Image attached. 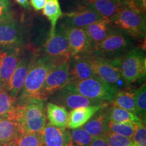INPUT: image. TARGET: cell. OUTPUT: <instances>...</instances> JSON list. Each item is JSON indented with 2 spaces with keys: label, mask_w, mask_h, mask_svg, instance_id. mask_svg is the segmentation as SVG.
<instances>
[{
  "label": "cell",
  "mask_w": 146,
  "mask_h": 146,
  "mask_svg": "<svg viewBox=\"0 0 146 146\" xmlns=\"http://www.w3.org/2000/svg\"><path fill=\"white\" fill-rule=\"evenodd\" d=\"M47 0H30L31 5L35 11H40L44 8Z\"/></svg>",
  "instance_id": "obj_37"
},
{
  "label": "cell",
  "mask_w": 146,
  "mask_h": 146,
  "mask_svg": "<svg viewBox=\"0 0 146 146\" xmlns=\"http://www.w3.org/2000/svg\"><path fill=\"white\" fill-rule=\"evenodd\" d=\"M95 76L120 89L124 83L120 69V58L108 59L95 55H86Z\"/></svg>",
  "instance_id": "obj_7"
},
{
  "label": "cell",
  "mask_w": 146,
  "mask_h": 146,
  "mask_svg": "<svg viewBox=\"0 0 146 146\" xmlns=\"http://www.w3.org/2000/svg\"><path fill=\"white\" fill-rule=\"evenodd\" d=\"M70 133L72 146H90L93 137L83 128L71 129Z\"/></svg>",
  "instance_id": "obj_30"
},
{
  "label": "cell",
  "mask_w": 146,
  "mask_h": 146,
  "mask_svg": "<svg viewBox=\"0 0 146 146\" xmlns=\"http://www.w3.org/2000/svg\"><path fill=\"white\" fill-rule=\"evenodd\" d=\"M108 117L109 120L115 123H129L137 124L143 122L141 118L135 113L125 109L111 105L106 107ZM145 122V121H143Z\"/></svg>",
  "instance_id": "obj_24"
},
{
  "label": "cell",
  "mask_w": 146,
  "mask_h": 146,
  "mask_svg": "<svg viewBox=\"0 0 146 146\" xmlns=\"http://www.w3.org/2000/svg\"><path fill=\"white\" fill-rule=\"evenodd\" d=\"M132 139L133 143L139 146H146V128L145 122H141L137 125Z\"/></svg>",
  "instance_id": "obj_33"
},
{
  "label": "cell",
  "mask_w": 146,
  "mask_h": 146,
  "mask_svg": "<svg viewBox=\"0 0 146 146\" xmlns=\"http://www.w3.org/2000/svg\"><path fill=\"white\" fill-rule=\"evenodd\" d=\"M128 7L139 13L145 15L146 11V0H131L127 5Z\"/></svg>",
  "instance_id": "obj_35"
},
{
  "label": "cell",
  "mask_w": 146,
  "mask_h": 146,
  "mask_svg": "<svg viewBox=\"0 0 146 146\" xmlns=\"http://www.w3.org/2000/svg\"><path fill=\"white\" fill-rule=\"evenodd\" d=\"M15 1L23 8H29L30 5L29 0H15Z\"/></svg>",
  "instance_id": "obj_38"
},
{
  "label": "cell",
  "mask_w": 146,
  "mask_h": 146,
  "mask_svg": "<svg viewBox=\"0 0 146 146\" xmlns=\"http://www.w3.org/2000/svg\"><path fill=\"white\" fill-rule=\"evenodd\" d=\"M132 45L131 37L119 29L113 27L101 42L92 47V55L115 59L130 50Z\"/></svg>",
  "instance_id": "obj_3"
},
{
  "label": "cell",
  "mask_w": 146,
  "mask_h": 146,
  "mask_svg": "<svg viewBox=\"0 0 146 146\" xmlns=\"http://www.w3.org/2000/svg\"><path fill=\"white\" fill-rule=\"evenodd\" d=\"M14 14L10 0H0V21Z\"/></svg>",
  "instance_id": "obj_34"
},
{
  "label": "cell",
  "mask_w": 146,
  "mask_h": 146,
  "mask_svg": "<svg viewBox=\"0 0 146 146\" xmlns=\"http://www.w3.org/2000/svg\"><path fill=\"white\" fill-rule=\"evenodd\" d=\"M45 101L33 100L22 105H16L8 114L16 121L20 134L41 132L47 124Z\"/></svg>",
  "instance_id": "obj_2"
},
{
  "label": "cell",
  "mask_w": 146,
  "mask_h": 146,
  "mask_svg": "<svg viewBox=\"0 0 146 146\" xmlns=\"http://www.w3.org/2000/svg\"><path fill=\"white\" fill-rule=\"evenodd\" d=\"M35 52V50L30 49L28 47H25V50L18 61L17 66L5 87V89L10 96L16 100L23 88Z\"/></svg>",
  "instance_id": "obj_8"
},
{
  "label": "cell",
  "mask_w": 146,
  "mask_h": 146,
  "mask_svg": "<svg viewBox=\"0 0 146 146\" xmlns=\"http://www.w3.org/2000/svg\"><path fill=\"white\" fill-rule=\"evenodd\" d=\"M26 46L0 47V87L5 89Z\"/></svg>",
  "instance_id": "obj_12"
},
{
  "label": "cell",
  "mask_w": 146,
  "mask_h": 146,
  "mask_svg": "<svg viewBox=\"0 0 146 146\" xmlns=\"http://www.w3.org/2000/svg\"><path fill=\"white\" fill-rule=\"evenodd\" d=\"M129 146H139V145H137V144H135V143H131L130 145Z\"/></svg>",
  "instance_id": "obj_41"
},
{
  "label": "cell",
  "mask_w": 146,
  "mask_h": 146,
  "mask_svg": "<svg viewBox=\"0 0 146 146\" xmlns=\"http://www.w3.org/2000/svg\"><path fill=\"white\" fill-rule=\"evenodd\" d=\"M135 103L136 114L143 121L145 122L146 87L145 83L135 91Z\"/></svg>",
  "instance_id": "obj_29"
},
{
  "label": "cell",
  "mask_w": 146,
  "mask_h": 146,
  "mask_svg": "<svg viewBox=\"0 0 146 146\" xmlns=\"http://www.w3.org/2000/svg\"><path fill=\"white\" fill-rule=\"evenodd\" d=\"M66 87L89 99L101 100L109 104L112 103L116 94L120 90L96 76L69 83Z\"/></svg>",
  "instance_id": "obj_4"
},
{
  "label": "cell",
  "mask_w": 146,
  "mask_h": 146,
  "mask_svg": "<svg viewBox=\"0 0 146 146\" xmlns=\"http://www.w3.org/2000/svg\"><path fill=\"white\" fill-rule=\"evenodd\" d=\"M112 28L110 22L102 18L84 28V30L90 39L93 47L104 39Z\"/></svg>",
  "instance_id": "obj_21"
},
{
  "label": "cell",
  "mask_w": 146,
  "mask_h": 146,
  "mask_svg": "<svg viewBox=\"0 0 146 146\" xmlns=\"http://www.w3.org/2000/svg\"><path fill=\"white\" fill-rule=\"evenodd\" d=\"M25 45V29L14 14L0 21V47Z\"/></svg>",
  "instance_id": "obj_9"
},
{
  "label": "cell",
  "mask_w": 146,
  "mask_h": 146,
  "mask_svg": "<svg viewBox=\"0 0 146 146\" xmlns=\"http://www.w3.org/2000/svg\"><path fill=\"white\" fill-rule=\"evenodd\" d=\"M47 100H49L50 102L62 106L68 110L109 104L101 100L89 99L66 87L51 95Z\"/></svg>",
  "instance_id": "obj_10"
},
{
  "label": "cell",
  "mask_w": 146,
  "mask_h": 146,
  "mask_svg": "<svg viewBox=\"0 0 146 146\" xmlns=\"http://www.w3.org/2000/svg\"><path fill=\"white\" fill-rule=\"evenodd\" d=\"M63 16L66 26L82 29L102 19V16L94 10L83 5L73 12L65 14Z\"/></svg>",
  "instance_id": "obj_15"
},
{
  "label": "cell",
  "mask_w": 146,
  "mask_h": 146,
  "mask_svg": "<svg viewBox=\"0 0 146 146\" xmlns=\"http://www.w3.org/2000/svg\"><path fill=\"white\" fill-rule=\"evenodd\" d=\"M106 107L100 110L83 125L84 130L86 131L93 137H104L108 133L110 120L108 117Z\"/></svg>",
  "instance_id": "obj_20"
},
{
  "label": "cell",
  "mask_w": 146,
  "mask_h": 146,
  "mask_svg": "<svg viewBox=\"0 0 146 146\" xmlns=\"http://www.w3.org/2000/svg\"><path fill=\"white\" fill-rule=\"evenodd\" d=\"M112 27L119 29L130 37L143 39L145 36V16L124 5L111 21Z\"/></svg>",
  "instance_id": "obj_5"
},
{
  "label": "cell",
  "mask_w": 146,
  "mask_h": 146,
  "mask_svg": "<svg viewBox=\"0 0 146 146\" xmlns=\"http://www.w3.org/2000/svg\"><path fill=\"white\" fill-rule=\"evenodd\" d=\"M69 83L95 77L86 55L71 56L69 60Z\"/></svg>",
  "instance_id": "obj_16"
},
{
  "label": "cell",
  "mask_w": 146,
  "mask_h": 146,
  "mask_svg": "<svg viewBox=\"0 0 146 146\" xmlns=\"http://www.w3.org/2000/svg\"><path fill=\"white\" fill-rule=\"evenodd\" d=\"M38 52L41 56L50 58L71 56L68 39L62 27H60L58 30H56L54 34H49L41 51Z\"/></svg>",
  "instance_id": "obj_13"
},
{
  "label": "cell",
  "mask_w": 146,
  "mask_h": 146,
  "mask_svg": "<svg viewBox=\"0 0 146 146\" xmlns=\"http://www.w3.org/2000/svg\"><path fill=\"white\" fill-rule=\"evenodd\" d=\"M43 146H72L70 131L47 123L41 131Z\"/></svg>",
  "instance_id": "obj_17"
},
{
  "label": "cell",
  "mask_w": 146,
  "mask_h": 146,
  "mask_svg": "<svg viewBox=\"0 0 146 146\" xmlns=\"http://www.w3.org/2000/svg\"><path fill=\"white\" fill-rule=\"evenodd\" d=\"M104 137L110 146H129L133 143L132 139L109 131Z\"/></svg>",
  "instance_id": "obj_32"
},
{
  "label": "cell",
  "mask_w": 146,
  "mask_h": 146,
  "mask_svg": "<svg viewBox=\"0 0 146 146\" xmlns=\"http://www.w3.org/2000/svg\"><path fill=\"white\" fill-rule=\"evenodd\" d=\"M14 146H43L42 133H21L13 142Z\"/></svg>",
  "instance_id": "obj_27"
},
{
  "label": "cell",
  "mask_w": 146,
  "mask_h": 146,
  "mask_svg": "<svg viewBox=\"0 0 146 146\" xmlns=\"http://www.w3.org/2000/svg\"><path fill=\"white\" fill-rule=\"evenodd\" d=\"M138 124V123H137ZM137 124L129 123H115L110 120L108 123L109 132L132 139Z\"/></svg>",
  "instance_id": "obj_28"
},
{
  "label": "cell",
  "mask_w": 146,
  "mask_h": 146,
  "mask_svg": "<svg viewBox=\"0 0 146 146\" xmlns=\"http://www.w3.org/2000/svg\"><path fill=\"white\" fill-rule=\"evenodd\" d=\"M68 62L62 64L50 71L45 78L39 92V100L46 101L48 97L63 89L69 83Z\"/></svg>",
  "instance_id": "obj_11"
},
{
  "label": "cell",
  "mask_w": 146,
  "mask_h": 146,
  "mask_svg": "<svg viewBox=\"0 0 146 146\" xmlns=\"http://www.w3.org/2000/svg\"><path fill=\"white\" fill-rule=\"evenodd\" d=\"M68 39L70 56H83L92 54V44L87 35L82 28L62 25Z\"/></svg>",
  "instance_id": "obj_14"
},
{
  "label": "cell",
  "mask_w": 146,
  "mask_h": 146,
  "mask_svg": "<svg viewBox=\"0 0 146 146\" xmlns=\"http://www.w3.org/2000/svg\"><path fill=\"white\" fill-rule=\"evenodd\" d=\"M111 105L125 109L129 112L136 114L135 103V91L120 90L115 96Z\"/></svg>",
  "instance_id": "obj_26"
},
{
  "label": "cell",
  "mask_w": 146,
  "mask_h": 146,
  "mask_svg": "<svg viewBox=\"0 0 146 146\" xmlns=\"http://www.w3.org/2000/svg\"><path fill=\"white\" fill-rule=\"evenodd\" d=\"M108 105L109 104H104L101 105L80 107L71 110L68 113L67 127L70 129H75L83 127L97 112Z\"/></svg>",
  "instance_id": "obj_19"
},
{
  "label": "cell",
  "mask_w": 146,
  "mask_h": 146,
  "mask_svg": "<svg viewBox=\"0 0 146 146\" xmlns=\"http://www.w3.org/2000/svg\"><path fill=\"white\" fill-rule=\"evenodd\" d=\"M90 146H110L104 137H93Z\"/></svg>",
  "instance_id": "obj_36"
},
{
  "label": "cell",
  "mask_w": 146,
  "mask_h": 146,
  "mask_svg": "<svg viewBox=\"0 0 146 146\" xmlns=\"http://www.w3.org/2000/svg\"><path fill=\"white\" fill-rule=\"evenodd\" d=\"M83 5L89 7L111 23L120 7L124 5L121 0H81Z\"/></svg>",
  "instance_id": "obj_18"
},
{
  "label": "cell",
  "mask_w": 146,
  "mask_h": 146,
  "mask_svg": "<svg viewBox=\"0 0 146 146\" xmlns=\"http://www.w3.org/2000/svg\"><path fill=\"white\" fill-rule=\"evenodd\" d=\"M16 104V100L10 96L5 89L0 87V117L8 115Z\"/></svg>",
  "instance_id": "obj_31"
},
{
  "label": "cell",
  "mask_w": 146,
  "mask_h": 146,
  "mask_svg": "<svg viewBox=\"0 0 146 146\" xmlns=\"http://www.w3.org/2000/svg\"><path fill=\"white\" fill-rule=\"evenodd\" d=\"M0 146H14L13 143H0Z\"/></svg>",
  "instance_id": "obj_39"
},
{
  "label": "cell",
  "mask_w": 146,
  "mask_h": 146,
  "mask_svg": "<svg viewBox=\"0 0 146 146\" xmlns=\"http://www.w3.org/2000/svg\"><path fill=\"white\" fill-rule=\"evenodd\" d=\"M43 14L50 23V35L54 34L56 32L58 21L64 15L59 0H47L43 8Z\"/></svg>",
  "instance_id": "obj_25"
},
{
  "label": "cell",
  "mask_w": 146,
  "mask_h": 146,
  "mask_svg": "<svg viewBox=\"0 0 146 146\" xmlns=\"http://www.w3.org/2000/svg\"><path fill=\"white\" fill-rule=\"evenodd\" d=\"M45 113L51 125L60 128H67L68 112L64 107L48 102L45 106Z\"/></svg>",
  "instance_id": "obj_22"
},
{
  "label": "cell",
  "mask_w": 146,
  "mask_h": 146,
  "mask_svg": "<svg viewBox=\"0 0 146 146\" xmlns=\"http://www.w3.org/2000/svg\"><path fill=\"white\" fill-rule=\"evenodd\" d=\"M120 69L126 85L143 80L146 73L145 53L140 48L129 50L120 58Z\"/></svg>",
  "instance_id": "obj_6"
},
{
  "label": "cell",
  "mask_w": 146,
  "mask_h": 146,
  "mask_svg": "<svg viewBox=\"0 0 146 146\" xmlns=\"http://www.w3.org/2000/svg\"><path fill=\"white\" fill-rule=\"evenodd\" d=\"M71 56L50 58L39 55L36 50L23 88L16 99V105H22L33 100H39L43 84L50 71L62 64L68 62Z\"/></svg>",
  "instance_id": "obj_1"
},
{
  "label": "cell",
  "mask_w": 146,
  "mask_h": 146,
  "mask_svg": "<svg viewBox=\"0 0 146 146\" xmlns=\"http://www.w3.org/2000/svg\"><path fill=\"white\" fill-rule=\"evenodd\" d=\"M121 1H123V2L124 3V4H125V5H127V3H129V1H131V0H121Z\"/></svg>",
  "instance_id": "obj_40"
},
{
  "label": "cell",
  "mask_w": 146,
  "mask_h": 146,
  "mask_svg": "<svg viewBox=\"0 0 146 146\" xmlns=\"http://www.w3.org/2000/svg\"><path fill=\"white\" fill-rule=\"evenodd\" d=\"M19 134L15 120L8 115L0 117V143H13Z\"/></svg>",
  "instance_id": "obj_23"
}]
</instances>
